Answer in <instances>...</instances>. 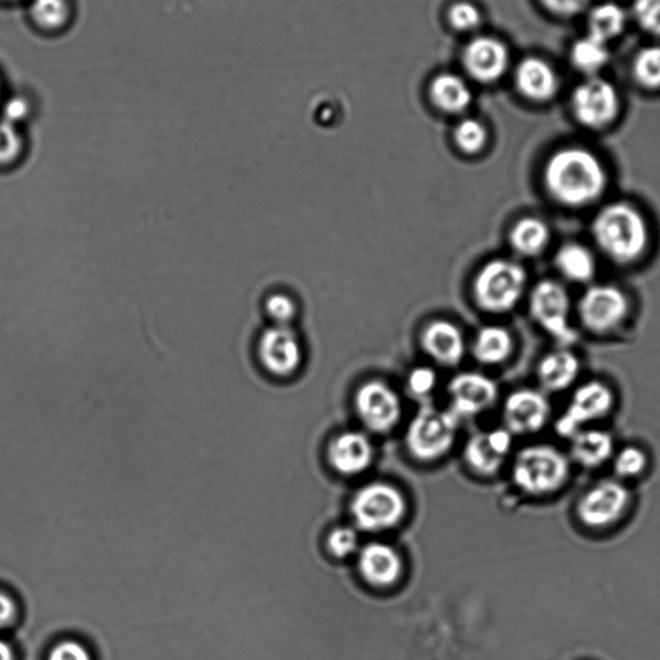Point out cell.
<instances>
[{
	"label": "cell",
	"instance_id": "cell-1",
	"mask_svg": "<svg viewBox=\"0 0 660 660\" xmlns=\"http://www.w3.org/2000/svg\"><path fill=\"white\" fill-rule=\"evenodd\" d=\"M541 178L547 198L568 211L596 206L610 186L609 170L599 155L582 146H566L551 154Z\"/></svg>",
	"mask_w": 660,
	"mask_h": 660
},
{
	"label": "cell",
	"instance_id": "cell-17",
	"mask_svg": "<svg viewBox=\"0 0 660 660\" xmlns=\"http://www.w3.org/2000/svg\"><path fill=\"white\" fill-rule=\"evenodd\" d=\"M327 457L332 469L339 475L355 476L369 469L375 449L364 433L347 431L329 442Z\"/></svg>",
	"mask_w": 660,
	"mask_h": 660
},
{
	"label": "cell",
	"instance_id": "cell-30",
	"mask_svg": "<svg viewBox=\"0 0 660 660\" xmlns=\"http://www.w3.org/2000/svg\"><path fill=\"white\" fill-rule=\"evenodd\" d=\"M608 43L593 35L580 39L573 45L572 61L574 66L587 74L599 72L609 60Z\"/></svg>",
	"mask_w": 660,
	"mask_h": 660
},
{
	"label": "cell",
	"instance_id": "cell-44",
	"mask_svg": "<svg viewBox=\"0 0 660 660\" xmlns=\"http://www.w3.org/2000/svg\"><path fill=\"white\" fill-rule=\"evenodd\" d=\"M0 660H14L12 649L2 640H0Z\"/></svg>",
	"mask_w": 660,
	"mask_h": 660
},
{
	"label": "cell",
	"instance_id": "cell-24",
	"mask_svg": "<svg viewBox=\"0 0 660 660\" xmlns=\"http://www.w3.org/2000/svg\"><path fill=\"white\" fill-rule=\"evenodd\" d=\"M553 231L539 217L526 216L517 220L510 230L509 242L518 258L537 259L548 250Z\"/></svg>",
	"mask_w": 660,
	"mask_h": 660
},
{
	"label": "cell",
	"instance_id": "cell-10",
	"mask_svg": "<svg viewBox=\"0 0 660 660\" xmlns=\"http://www.w3.org/2000/svg\"><path fill=\"white\" fill-rule=\"evenodd\" d=\"M631 502L630 489L624 483L617 480L600 481L580 496L577 517L588 530H610L627 515Z\"/></svg>",
	"mask_w": 660,
	"mask_h": 660
},
{
	"label": "cell",
	"instance_id": "cell-15",
	"mask_svg": "<svg viewBox=\"0 0 660 660\" xmlns=\"http://www.w3.org/2000/svg\"><path fill=\"white\" fill-rule=\"evenodd\" d=\"M453 413L473 417L491 409L499 399V387L493 379L480 373H461L448 386Z\"/></svg>",
	"mask_w": 660,
	"mask_h": 660
},
{
	"label": "cell",
	"instance_id": "cell-16",
	"mask_svg": "<svg viewBox=\"0 0 660 660\" xmlns=\"http://www.w3.org/2000/svg\"><path fill=\"white\" fill-rule=\"evenodd\" d=\"M512 437L506 429L479 432L468 441L464 460L479 475L491 476L507 461L512 450Z\"/></svg>",
	"mask_w": 660,
	"mask_h": 660
},
{
	"label": "cell",
	"instance_id": "cell-42",
	"mask_svg": "<svg viewBox=\"0 0 660 660\" xmlns=\"http://www.w3.org/2000/svg\"><path fill=\"white\" fill-rule=\"evenodd\" d=\"M551 12L562 15H574L591 3V0H542Z\"/></svg>",
	"mask_w": 660,
	"mask_h": 660
},
{
	"label": "cell",
	"instance_id": "cell-2",
	"mask_svg": "<svg viewBox=\"0 0 660 660\" xmlns=\"http://www.w3.org/2000/svg\"><path fill=\"white\" fill-rule=\"evenodd\" d=\"M589 235L596 252L619 268L638 265L651 244L646 213L627 200H612L597 209L589 223Z\"/></svg>",
	"mask_w": 660,
	"mask_h": 660
},
{
	"label": "cell",
	"instance_id": "cell-11",
	"mask_svg": "<svg viewBox=\"0 0 660 660\" xmlns=\"http://www.w3.org/2000/svg\"><path fill=\"white\" fill-rule=\"evenodd\" d=\"M356 413L367 429L377 433L391 431L401 417V401L383 380H369L355 395Z\"/></svg>",
	"mask_w": 660,
	"mask_h": 660
},
{
	"label": "cell",
	"instance_id": "cell-34",
	"mask_svg": "<svg viewBox=\"0 0 660 660\" xmlns=\"http://www.w3.org/2000/svg\"><path fill=\"white\" fill-rule=\"evenodd\" d=\"M359 537L353 527L338 526L328 534L327 546L334 557L346 558L357 551Z\"/></svg>",
	"mask_w": 660,
	"mask_h": 660
},
{
	"label": "cell",
	"instance_id": "cell-27",
	"mask_svg": "<svg viewBox=\"0 0 660 660\" xmlns=\"http://www.w3.org/2000/svg\"><path fill=\"white\" fill-rule=\"evenodd\" d=\"M431 98L441 111L462 113L471 104L472 93L462 77L454 74H441L431 84Z\"/></svg>",
	"mask_w": 660,
	"mask_h": 660
},
{
	"label": "cell",
	"instance_id": "cell-43",
	"mask_svg": "<svg viewBox=\"0 0 660 660\" xmlns=\"http://www.w3.org/2000/svg\"><path fill=\"white\" fill-rule=\"evenodd\" d=\"M15 617V605L10 596L0 593V627L13 622Z\"/></svg>",
	"mask_w": 660,
	"mask_h": 660
},
{
	"label": "cell",
	"instance_id": "cell-46",
	"mask_svg": "<svg viewBox=\"0 0 660 660\" xmlns=\"http://www.w3.org/2000/svg\"><path fill=\"white\" fill-rule=\"evenodd\" d=\"M4 2H19V0H4Z\"/></svg>",
	"mask_w": 660,
	"mask_h": 660
},
{
	"label": "cell",
	"instance_id": "cell-20",
	"mask_svg": "<svg viewBox=\"0 0 660 660\" xmlns=\"http://www.w3.org/2000/svg\"><path fill=\"white\" fill-rule=\"evenodd\" d=\"M554 268L564 284L588 286L596 281L599 261L591 247L570 240L557 248Z\"/></svg>",
	"mask_w": 660,
	"mask_h": 660
},
{
	"label": "cell",
	"instance_id": "cell-4",
	"mask_svg": "<svg viewBox=\"0 0 660 660\" xmlns=\"http://www.w3.org/2000/svg\"><path fill=\"white\" fill-rule=\"evenodd\" d=\"M527 290V273L518 262L495 259L480 269L473 281L472 294L476 305L488 314L512 312Z\"/></svg>",
	"mask_w": 660,
	"mask_h": 660
},
{
	"label": "cell",
	"instance_id": "cell-31",
	"mask_svg": "<svg viewBox=\"0 0 660 660\" xmlns=\"http://www.w3.org/2000/svg\"><path fill=\"white\" fill-rule=\"evenodd\" d=\"M454 142L464 154L475 155L486 145V129L478 121L464 119L454 129Z\"/></svg>",
	"mask_w": 660,
	"mask_h": 660
},
{
	"label": "cell",
	"instance_id": "cell-45",
	"mask_svg": "<svg viewBox=\"0 0 660 660\" xmlns=\"http://www.w3.org/2000/svg\"><path fill=\"white\" fill-rule=\"evenodd\" d=\"M0 99H2V85H0Z\"/></svg>",
	"mask_w": 660,
	"mask_h": 660
},
{
	"label": "cell",
	"instance_id": "cell-6",
	"mask_svg": "<svg viewBox=\"0 0 660 660\" xmlns=\"http://www.w3.org/2000/svg\"><path fill=\"white\" fill-rule=\"evenodd\" d=\"M535 324L553 338L557 346L572 347L578 339L574 328V304L566 285L558 279H543L535 284L527 298Z\"/></svg>",
	"mask_w": 660,
	"mask_h": 660
},
{
	"label": "cell",
	"instance_id": "cell-3",
	"mask_svg": "<svg viewBox=\"0 0 660 660\" xmlns=\"http://www.w3.org/2000/svg\"><path fill=\"white\" fill-rule=\"evenodd\" d=\"M572 473L569 455L554 446L526 447L516 454L512 479L526 495L543 499L554 495L568 484Z\"/></svg>",
	"mask_w": 660,
	"mask_h": 660
},
{
	"label": "cell",
	"instance_id": "cell-26",
	"mask_svg": "<svg viewBox=\"0 0 660 660\" xmlns=\"http://www.w3.org/2000/svg\"><path fill=\"white\" fill-rule=\"evenodd\" d=\"M515 341L510 331L499 325H489L480 329L473 341L472 354L484 365H500L507 362L514 353Z\"/></svg>",
	"mask_w": 660,
	"mask_h": 660
},
{
	"label": "cell",
	"instance_id": "cell-9",
	"mask_svg": "<svg viewBox=\"0 0 660 660\" xmlns=\"http://www.w3.org/2000/svg\"><path fill=\"white\" fill-rule=\"evenodd\" d=\"M615 407L616 394L609 385L599 379L587 380L573 391L568 407L557 418L556 432L570 440L574 434L607 418Z\"/></svg>",
	"mask_w": 660,
	"mask_h": 660
},
{
	"label": "cell",
	"instance_id": "cell-8",
	"mask_svg": "<svg viewBox=\"0 0 660 660\" xmlns=\"http://www.w3.org/2000/svg\"><path fill=\"white\" fill-rule=\"evenodd\" d=\"M460 425L453 411H442L431 406L418 410L407 431V448L418 461H437L452 449Z\"/></svg>",
	"mask_w": 660,
	"mask_h": 660
},
{
	"label": "cell",
	"instance_id": "cell-35",
	"mask_svg": "<svg viewBox=\"0 0 660 660\" xmlns=\"http://www.w3.org/2000/svg\"><path fill=\"white\" fill-rule=\"evenodd\" d=\"M633 13L643 30L660 36V0H636Z\"/></svg>",
	"mask_w": 660,
	"mask_h": 660
},
{
	"label": "cell",
	"instance_id": "cell-33",
	"mask_svg": "<svg viewBox=\"0 0 660 660\" xmlns=\"http://www.w3.org/2000/svg\"><path fill=\"white\" fill-rule=\"evenodd\" d=\"M633 73L646 87H660V45L649 46L636 56Z\"/></svg>",
	"mask_w": 660,
	"mask_h": 660
},
{
	"label": "cell",
	"instance_id": "cell-23",
	"mask_svg": "<svg viewBox=\"0 0 660 660\" xmlns=\"http://www.w3.org/2000/svg\"><path fill=\"white\" fill-rule=\"evenodd\" d=\"M570 461L586 470H597L615 457V440L609 432L585 429L570 439Z\"/></svg>",
	"mask_w": 660,
	"mask_h": 660
},
{
	"label": "cell",
	"instance_id": "cell-29",
	"mask_svg": "<svg viewBox=\"0 0 660 660\" xmlns=\"http://www.w3.org/2000/svg\"><path fill=\"white\" fill-rule=\"evenodd\" d=\"M625 27L626 13L615 3L597 6L588 15L589 35L607 43L622 33Z\"/></svg>",
	"mask_w": 660,
	"mask_h": 660
},
{
	"label": "cell",
	"instance_id": "cell-41",
	"mask_svg": "<svg viewBox=\"0 0 660 660\" xmlns=\"http://www.w3.org/2000/svg\"><path fill=\"white\" fill-rule=\"evenodd\" d=\"M30 113V104L25 97L15 96L6 101L3 105V121L18 126Z\"/></svg>",
	"mask_w": 660,
	"mask_h": 660
},
{
	"label": "cell",
	"instance_id": "cell-25",
	"mask_svg": "<svg viewBox=\"0 0 660 660\" xmlns=\"http://www.w3.org/2000/svg\"><path fill=\"white\" fill-rule=\"evenodd\" d=\"M516 84L520 92L534 101H547L556 95L557 75L547 62L538 59H526L520 62L516 70Z\"/></svg>",
	"mask_w": 660,
	"mask_h": 660
},
{
	"label": "cell",
	"instance_id": "cell-39",
	"mask_svg": "<svg viewBox=\"0 0 660 660\" xmlns=\"http://www.w3.org/2000/svg\"><path fill=\"white\" fill-rule=\"evenodd\" d=\"M438 376L433 369L419 367L410 371L408 377V388L415 396H426L432 392L437 386Z\"/></svg>",
	"mask_w": 660,
	"mask_h": 660
},
{
	"label": "cell",
	"instance_id": "cell-32",
	"mask_svg": "<svg viewBox=\"0 0 660 660\" xmlns=\"http://www.w3.org/2000/svg\"><path fill=\"white\" fill-rule=\"evenodd\" d=\"M616 475L620 479H636L648 468V455L638 447H626L612 457Z\"/></svg>",
	"mask_w": 660,
	"mask_h": 660
},
{
	"label": "cell",
	"instance_id": "cell-19",
	"mask_svg": "<svg viewBox=\"0 0 660 660\" xmlns=\"http://www.w3.org/2000/svg\"><path fill=\"white\" fill-rule=\"evenodd\" d=\"M582 370L579 356L570 347L557 346L542 357L537 365V379L545 394L570 390L578 383Z\"/></svg>",
	"mask_w": 660,
	"mask_h": 660
},
{
	"label": "cell",
	"instance_id": "cell-5",
	"mask_svg": "<svg viewBox=\"0 0 660 660\" xmlns=\"http://www.w3.org/2000/svg\"><path fill=\"white\" fill-rule=\"evenodd\" d=\"M632 312L625 290L611 283L586 286L574 304V314L582 329L595 337H608L627 323Z\"/></svg>",
	"mask_w": 660,
	"mask_h": 660
},
{
	"label": "cell",
	"instance_id": "cell-18",
	"mask_svg": "<svg viewBox=\"0 0 660 660\" xmlns=\"http://www.w3.org/2000/svg\"><path fill=\"white\" fill-rule=\"evenodd\" d=\"M509 51L496 39L480 36L465 46L463 64L469 74L479 82L499 81L509 67Z\"/></svg>",
	"mask_w": 660,
	"mask_h": 660
},
{
	"label": "cell",
	"instance_id": "cell-7",
	"mask_svg": "<svg viewBox=\"0 0 660 660\" xmlns=\"http://www.w3.org/2000/svg\"><path fill=\"white\" fill-rule=\"evenodd\" d=\"M349 509L359 530L377 533L400 524L407 515L408 504L398 488L387 483H370L355 493Z\"/></svg>",
	"mask_w": 660,
	"mask_h": 660
},
{
	"label": "cell",
	"instance_id": "cell-12",
	"mask_svg": "<svg viewBox=\"0 0 660 660\" xmlns=\"http://www.w3.org/2000/svg\"><path fill=\"white\" fill-rule=\"evenodd\" d=\"M572 105L578 122L591 129L610 126L619 111L617 91L599 77L578 85L573 93Z\"/></svg>",
	"mask_w": 660,
	"mask_h": 660
},
{
	"label": "cell",
	"instance_id": "cell-21",
	"mask_svg": "<svg viewBox=\"0 0 660 660\" xmlns=\"http://www.w3.org/2000/svg\"><path fill=\"white\" fill-rule=\"evenodd\" d=\"M360 576L373 587L386 588L401 577V557L394 547L386 543L373 542L360 549L357 558Z\"/></svg>",
	"mask_w": 660,
	"mask_h": 660
},
{
	"label": "cell",
	"instance_id": "cell-40",
	"mask_svg": "<svg viewBox=\"0 0 660 660\" xmlns=\"http://www.w3.org/2000/svg\"><path fill=\"white\" fill-rule=\"evenodd\" d=\"M49 660H92L88 650L82 643L64 641L50 651Z\"/></svg>",
	"mask_w": 660,
	"mask_h": 660
},
{
	"label": "cell",
	"instance_id": "cell-14",
	"mask_svg": "<svg viewBox=\"0 0 660 660\" xmlns=\"http://www.w3.org/2000/svg\"><path fill=\"white\" fill-rule=\"evenodd\" d=\"M259 357L263 368L276 377H290L302 363V347L296 332L275 325L262 333Z\"/></svg>",
	"mask_w": 660,
	"mask_h": 660
},
{
	"label": "cell",
	"instance_id": "cell-28",
	"mask_svg": "<svg viewBox=\"0 0 660 660\" xmlns=\"http://www.w3.org/2000/svg\"><path fill=\"white\" fill-rule=\"evenodd\" d=\"M72 15V4L69 0H30L31 20L39 29L49 33L65 29Z\"/></svg>",
	"mask_w": 660,
	"mask_h": 660
},
{
	"label": "cell",
	"instance_id": "cell-13",
	"mask_svg": "<svg viewBox=\"0 0 660 660\" xmlns=\"http://www.w3.org/2000/svg\"><path fill=\"white\" fill-rule=\"evenodd\" d=\"M553 408L547 394L522 388L509 395L503 407L504 429L511 434H532L545 429Z\"/></svg>",
	"mask_w": 660,
	"mask_h": 660
},
{
	"label": "cell",
	"instance_id": "cell-37",
	"mask_svg": "<svg viewBox=\"0 0 660 660\" xmlns=\"http://www.w3.org/2000/svg\"><path fill=\"white\" fill-rule=\"evenodd\" d=\"M449 20L455 29L469 31L480 25L481 15L475 6L460 2L450 8Z\"/></svg>",
	"mask_w": 660,
	"mask_h": 660
},
{
	"label": "cell",
	"instance_id": "cell-36",
	"mask_svg": "<svg viewBox=\"0 0 660 660\" xmlns=\"http://www.w3.org/2000/svg\"><path fill=\"white\" fill-rule=\"evenodd\" d=\"M266 310L271 319L275 321L277 325L289 324L297 314L296 304L282 293L273 294L268 298Z\"/></svg>",
	"mask_w": 660,
	"mask_h": 660
},
{
	"label": "cell",
	"instance_id": "cell-22",
	"mask_svg": "<svg viewBox=\"0 0 660 660\" xmlns=\"http://www.w3.org/2000/svg\"><path fill=\"white\" fill-rule=\"evenodd\" d=\"M425 353L444 367H457L463 359L465 344L455 324L447 321L432 322L422 332Z\"/></svg>",
	"mask_w": 660,
	"mask_h": 660
},
{
	"label": "cell",
	"instance_id": "cell-38",
	"mask_svg": "<svg viewBox=\"0 0 660 660\" xmlns=\"http://www.w3.org/2000/svg\"><path fill=\"white\" fill-rule=\"evenodd\" d=\"M21 149V137L11 123L0 121V165L12 160Z\"/></svg>",
	"mask_w": 660,
	"mask_h": 660
}]
</instances>
